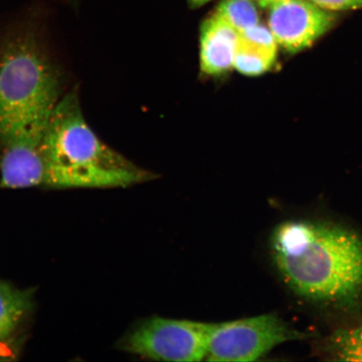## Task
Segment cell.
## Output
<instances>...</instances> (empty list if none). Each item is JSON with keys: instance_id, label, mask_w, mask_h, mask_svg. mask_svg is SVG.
Listing matches in <instances>:
<instances>
[{"instance_id": "cell-4", "label": "cell", "mask_w": 362, "mask_h": 362, "mask_svg": "<svg viewBox=\"0 0 362 362\" xmlns=\"http://www.w3.org/2000/svg\"><path fill=\"white\" fill-rule=\"evenodd\" d=\"M306 337L274 314L212 323L206 360L255 361L281 344Z\"/></svg>"}, {"instance_id": "cell-12", "label": "cell", "mask_w": 362, "mask_h": 362, "mask_svg": "<svg viewBox=\"0 0 362 362\" xmlns=\"http://www.w3.org/2000/svg\"><path fill=\"white\" fill-rule=\"evenodd\" d=\"M315 6L329 11L360 10L362 0H310Z\"/></svg>"}, {"instance_id": "cell-7", "label": "cell", "mask_w": 362, "mask_h": 362, "mask_svg": "<svg viewBox=\"0 0 362 362\" xmlns=\"http://www.w3.org/2000/svg\"><path fill=\"white\" fill-rule=\"evenodd\" d=\"M240 33L216 11L203 22L200 36L202 74L218 76L233 67Z\"/></svg>"}, {"instance_id": "cell-9", "label": "cell", "mask_w": 362, "mask_h": 362, "mask_svg": "<svg viewBox=\"0 0 362 362\" xmlns=\"http://www.w3.org/2000/svg\"><path fill=\"white\" fill-rule=\"evenodd\" d=\"M33 305V291L0 280V358L6 356L7 345L13 341Z\"/></svg>"}, {"instance_id": "cell-6", "label": "cell", "mask_w": 362, "mask_h": 362, "mask_svg": "<svg viewBox=\"0 0 362 362\" xmlns=\"http://www.w3.org/2000/svg\"><path fill=\"white\" fill-rule=\"evenodd\" d=\"M269 8V28L279 45L291 54L310 47L337 21L332 11L310 0H291Z\"/></svg>"}, {"instance_id": "cell-5", "label": "cell", "mask_w": 362, "mask_h": 362, "mask_svg": "<svg viewBox=\"0 0 362 362\" xmlns=\"http://www.w3.org/2000/svg\"><path fill=\"white\" fill-rule=\"evenodd\" d=\"M212 323L152 317L136 327L124 349L161 361H201L206 358Z\"/></svg>"}, {"instance_id": "cell-14", "label": "cell", "mask_w": 362, "mask_h": 362, "mask_svg": "<svg viewBox=\"0 0 362 362\" xmlns=\"http://www.w3.org/2000/svg\"><path fill=\"white\" fill-rule=\"evenodd\" d=\"M60 1L71 4V6H78L83 0H60Z\"/></svg>"}, {"instance_id": "cell-2", "label": "cell", "mask_w": 362, "mask_h": 362, "mask_svg": "<svg viewBox=\"0 0 362 362\" xmlns=\"http://www.w3.org/2000/svg\"><path fill=\"white\" fill-rule=\"evenodd\" d=\"M272 260L298 296L343 301L362 289V239L337 225L286 221L270 236Z\"/></svg>"}, {"instance_id": "cell-8", "label": "cell", "mask_w": 362, "mask_h": 362, "mask_svg": "<svg viewBox=\"0 0 362 362\" xmlns=\"http://www.w3.org/2000/svg\"><path fill=\"white\" fill-rule=\"evenodd\" d=\"M278 45L269 27L252 26L240 33L233 67L243 75L264 74L274 64Z\"/></svg>"}, {"instance_id": "cell-3", "label": "cell", "mask_w": 362, "mask_h": 362, "mask_svg": "<svg viewBox=\"0 0 362 362\" xmlns=\"http://www.w3.org/2000/svg\"><path fill=\"white\" fill-rule=\"evenodd\" d=\"M42 155L47 188H124L156 177L98 137L85 119L76 90L62 96L54 110Z\"/></svg>"}, {"instance_id": "cell-13", "label": "cell", "mask_w": 362, "mask_h": 362, "mask_svg": "<svg viewBox=\"0 0 362 362\" xmlns=\"http://www.w3.org/2000/svg\"><path fill=\"white\" fill-rule=\"evenodd\" d=\"M291 1V0H259V6L262 8H270L274 4Z\"/></svg>"}, {"instance_id": "cell-11", "label": "cell", "mask_w": 362, "mask_h": 362, "mask_svg": "<svg viewBox=\"0 0 362 362\" xmlns=\"http://www.w3.org/2000/svg\"><path fill=\"white\" fill-rule=\"evenodd\" d=\"M216 12L239 33L259 24V11L251 0H223Z\"/></svg>"}, {"instance_id": "cell-1", "label": "cell", "mask_w": 362, "mask_h": 362, "mask_svg": "<svg viewBox=\"0 0 362 362\" xmlns=\"http://www.w3.org/2000/svg\"><path fill=\"white\" fill-rule=\"evenodd\" d=\"M31 6L0 44V146L12 156L39 158L62 96L60 74L47 55Z\"/></svg>"}, {"instance_id": "cell-10", "label": "cell", "mask_w": 362, "mask_h": 362, "mask_svg": "<svg viewBox=\"0 0 362 362\" xmlns=\"http://www.w3.org/2000/svg\"><path fill=\"white\" fill-rule=\"evenodd\" d=\"M325 349L336 361H362V325L337 330L329 338Z\"/></svg>"}]
</instances>
